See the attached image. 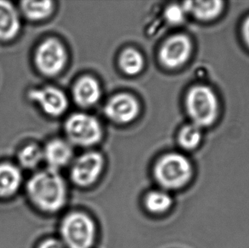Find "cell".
<instances>
[{"instance_id":"obj_1","label":"cell","mask_w":249,"mask_h":248,"mask_svg":"<svg viewBox=\"0 0 249 248\" xmlns=\"http://www.w3.org/2000/svg\"><path fill=\"white\" fill-rule=\"evenodd\" d=\"M31 199L40 209L55 212L64 206L67 190L58 171L48 168L34 175L27 185Z\"/></svg>"},{"instance_id":"obj_2","label":"cell","mask_w":249,"mask_h":248,"mask_svg":"<svg viewBox=\"0 0 249 248\" xmlns=\"http://www.w3.org/2000/svg\"><path fill=\"white\" fill-rule=\"evenodd\" d=\"M185 105L193 123L200 128L210 126L217 118L219 101L214 92L208 86L196 85L190 89Z\"/></svg>"},{"instance_id":"obj_3","label":"cell","mask_w":249,"mask_h":248,"mask_svg":"<svg viewBox=\"0 0 249 248\" xmlns=\"http://www.w3.org/2000/svg\"><path fill=\"white\" fill-rule=\"evenodd\" d=\"M158 183L169 189H179L190 180L193 168L190 161L178 153H169L161 157L155 166Z\"/></svg>"},{"instance_id":"obj_4","label":"cell","mask_w":249,"mask_h":248,"mask_svg":"<svg viewBox=\"0 0 249 248\" xmlns=\"http://www.w3.org/2000/svg\"><path fill=\"white\" fill-rule=\"evenodd\" d=\"M64 131L70 144L89 147L100 142L103 135L102 125L97 119L85 113H75L66 121Z\"/></svg>"},{"instance_id":"obj_5","label":"cell","mask_w":249,"mask_h":248,"mask_svg":"<svg viewBox=\"0 0 249 248\" xmlns=\"http://www.w3.org/2000/svg\"><path fill=\"white\" fill-rule=\"evenodd\" d=\"M61 231L69 248H90L94 243L96 228L86 214L73 213L67 215L61 224Z\"/></svg>"},{"instance_id":"obj_6","label":"cell","mask_w":249,"mask_h":248,"mask_svg":"<svg viewBox=\"0 0 249 248\" xmlns=\"http://www.w3.org/2000/svg\"><path fill=\"white\" fill-rule=\"evenodd\" d=\"M67 52L64 45L55 38H48L39 44L35 54L38 71L46 77H55L65 68Z\"/></svg>"},{"instance_id":"obj_7","label":"cell","mask_w":249,"mask_h":248,"mask_svg":"<svg viewBox=\"0 0 249 248\" xmlns=\"http://www.w3.org/2000/svg\"><path fill=\"white\" fill-rule=\"evenodd\" d=\"M193 44L185 34L178 33L168 38L159 50V61L165 68L177 69L188 61Z\"/></svg>"},{"instance_id":"obj_8","label":"cell","mask_w":249,"mask_h":248,"mask_svg":"<svg viewBox=\"0 0 249 248\" xmlns=\"http://www.w3.org/2000/svg\"><path fill=\"white\" fill-rule=\"evenodd\" d=\"M29 99L36 103L44 113L52 117H58L65 113L68 109L69 101L65 93L52 86L31 90Z\"/></svg>"},{"instance_id":"obj_9","label":"cell","mask_w":249,"mask_h":248,"mask_svg":"<svg viewBox=\"0 0 249 248\" xmlns=\"http://www.w3.org/2000/svg\"><path fill=\"white\" fill-rule=\"evenodd\" d=\"M104 163L103 157L100 153L90 151L82 154L74 162L71 168L73 182L79 186L91 185L100 176Z\"/></svg>"},{"instance_id":"obj_10","label":"cell","mask_w":249,"mask_h":248,"mask_svg":"<svg viewBox=\"0 0 249 248\" xmlns=\"http://www.w3.org/2000/svg\"><path fill=\"white\" fill-rule=\"evenodd\" d=\"M104 112L107 117L115 123H130L139 115L140 105L134 96L121 93L108 100Z\"/></svg>"},{"instance_id":"obj_11","label":"cell","mask_w":249,"mask_h":248,"mask_svg":"<svg viewBox=\"0 0 249 248\" xmlns=\"http://www.w3.org/2000/svg\"><path fill=\"white\" fill-rule=\"evenodd\" d=\"M102 96L99 82L90 76L80 77L73 88V98L80 107L89 108L98 103Z\"/></svg>"},{"instance_id":"obj_12","label":"cell","mask_w":249,"mask_h":248,"mask_svg":"<svg viewBox=\"0 0 249 248\" xmlns=\"http://www.w3.org/2000/svg\"><path fill=\"white\" fill-rule=\"evenodd\" d=\"M73 150L69 141L53 139L48 143L43 149V158L49 169L58 171L71 162Z\"/></svg>"},{"instance_id":"obj_13","label":"cell","mask_w":249,"mask_h":248,"mask_svg":"<svg viewBox=\"0 0 249 248\" xmlns=\"http://www.w3.org/2000/svg\"><path fill=\"white\" fill-rule=\"evenodd\" d=\"M20 30L18 12L10 1L0 0V41L13 40Z\"/></svg>"},{"instance_id":"obj_14","label":"cell","mask_w":249,"mask_h":248,"mask_svg":"<svg viewBox=\"0 0 249 248\" xmlns=\"http://www.w3.org/2000/svg\"><path fill=\"white\" fill-rule=\"evenodd\" d=\"M183 8L186 13H190L196 18L203 21H209L217 17L224 8L223 1H187L183 2Z\"/></svg>"},{"instance_id":"obj_15","label":"cell","mask_w":249,"mask_h":248,"mask_svg":"<svg viewBox=\"0 0 249 248\" xmlns=\"http://www.w3.org/2000/svg\"><path fill=\"white\" fill-rule=\"evenodd\" d=\"M22 182L18 167L10 163L0 165V196L9 197L17 192Z\"/></svg>"},{"instance_id":"obj_16","label":"cell","mask_w":249,"mask_h":248,"mask_svg":"<svg viewBox=\"0 0 249 248\" xmlns=\"http://www.w3.org/2000/svg\"><path fill=\"white\" fill-rule=\"evenodd\" d=\"M52 1H23L20 9L25 17L32 21H41L49 17L54 11Z\"/></svg>"},{"instance_id":"obj_17","label":"cell","mask_w":249,"mask_h":248,"mask_svg":"<svg viewBox=\"0 0 249 248\" xmlns=\"http://www.w3.org/2000/svg\"><path fill=\"white\" fill-rule=\"evenodd\" d=\"M120 68L128 76L140 74L144 66V59L139 51L134 48H126L119 57Z\"/></svg>"},{"instance_id":"obj_18","label":"cell","mask_w":249,"mask_h":248,"mask_svg":"<svg viewBox=\"0 0 249 248\" xmlns=\"http://www.w3.org/2000/svg\"><path fill=\"white\" fill-rule=\"evenodd\" d=\"M201 138V128L193 123L183 127L178 135L180 146L187 150H193L198 147Z\"/></svg>"},{"instance_id":"obj_19","label":"cell","mask_w":249,"mask_h":248,"mask_svg":"<svg viewBox=\"0 0 249 248\" xmlns=\"http://www.w3.org/2000/svg\"><path fill=\"white\" fill-rule=\"evenodd\" d=\"M147 209L154 214H162L171 208L172 199L171 197L161 191H153L148 194L145 199Z\"/></svg>"},{"instance_id":"obj_20","label":"cell","mask_w":249,"mask_h":248,"mask_svg":"<svg viewBox=\"0 0 249 248\" xmlns=\"http://www.w3.org/2000/svg\"><path fill=\"white\" fill-rule=\"evenodd\" d=\"M44 160L43 149L36 144H32L23 147L18 153L20 165L26 168H34Z\"/></svg>"},{"instance_id":"obj_21","label":"cell","mask_w":249,"mask_h":248,"mask_svg":"<svg viewBox=\"0 0 249 248\" xmlns=\"http://www.w3.org/2000/svg\"><path fill=\"white\" fill-rule=\"evenodd\" d=\"M186 14L181 4H171L165 10V17L170 24L179 25L184 21Z\"/></svg>"},{"instance_id":"obj_22","label":"cell","mask_w":249,"mask_h":248,"mask_svg":"<svg viewBox=\"0 0 249 248\" xmlns=\"http://www.w3.org/2000/svg\"><path fill=\"white\" fill-rule=\"evenodd\" d=\"M39 248H63V246L57 240L50 239L44 241Z\"/></svg>"},{"instance_id":"obj_23","label":"cell","mask_w":249,"mask_h":248,"mask_svg":"<svg viewBox=\"0 0 249 248\" xmlns=\"http://www.w3.org/2000/svg\"><path fill=\"white\" fill-rule=\"evenodd\" d=\"M243 36H244V40L247 44L249 48V16L244 20L242 28Z\"/></svg>"}]
</instances>
